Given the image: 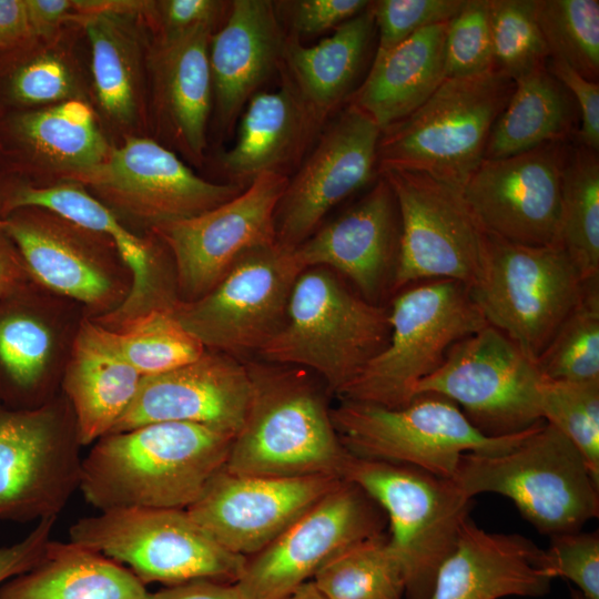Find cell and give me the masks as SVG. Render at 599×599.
I'll list each match as a JSON object with an SVG mask.
<instances>
[{"label": "cell", "instance_id": "484cf974", "mask_svg": "<svg viewBox=\"0 0 599 599\" xmlns=\"http://www.w3.org/2000/svg\"><path fill=\"white\" fill-rule=\"evenodd\" d=\"M219 27L202 24L153 39L150 54V136L185 163L205 162L213 110L209 47Z\"/></svg>", "mask_w": 599, "mask_h": 599}, {"label": "cell", "instance_id": "8fae6325", "mask_svg": "<svg viewBox=\"0 0 599 599\" xmlns=\"http://www.w3.org/2000/svg\"><path fill=\"white\" fill-rule=\"evenodd\" d=\"M81 447L62 392L34 408L0 403V519L58 517L80 489Z\"/></svg>", "mask_w": 599, "mask_h": 599}, {"label": "cell", "instance_id": "e575fe53", "mask_svg": "<svg viewBox=\"0 0 599 599\" xmlns=\"http://www.w3.org/2000/svg\"><path fill=\"white\" fill-rule=\"evenodd\" d=\"M370 2L314 45L287 34L280 71L323 124L351 95L366 59L376 31Z\"/></svg>", "mask_w": 599, "mask_h": 599}, {"label": "cell", "instance_id": "11a10c76", "mask_svg": "<svg viewBox=\"0 0 599 599\" xmlns=\"http://www.w3.org/2000/svg\"><path fill=\"white\" fill-rule=\"evenodd\" d=\"M146 599H242L235 583L195 580L149 592Z\"/></svg>", "mask_w": 599, "mask_h": 599}, {"label": "cell", "instance_id": "3957f363", "mask_svg": "<svg viewBox=\"0 0 599 599\" xmlns=\"http://www.w3.org/2000/svg\"><path fill=\"white\" fill-rule=\"evenodd\" d=\"M514 88L515 81L497 67L446 78L417 110L380 131L377 174L422 172L461 191L484 160L491 129Z\"/></svg>", "mask_w": 599, "mask_h": 599}, {"label": "cell", "instance_id": "cb8c5ba5", "mask_svg": "<svg viewBox=\"0 0 599 599\" xmlns=\"http://www.w3.org/2000/svg\"><path fill=\"white\" fill-rule=\"evenodd\" d=\"M112 148L85 101L0 113V175L31 185L80 183Z\"/></svg>", "mask_w": 599, "mask_h": 599}, {"label": "cell", "instance_id": "ab89813d", "mask_svg": "<svg viewBox=\"0 0 599 599\" xmlns=\"http://www.w3.org/2000/svg\"><path fill=\"white\" fill-rule=\"evenodd\" d=\"M108 331L125 361L142 376L177 368L206 351L170 309L149 311Z\"/></svg>", "mask_w": 599, "mask_h": 599}, {"label": "cell", "instance_id": "83f0119b", "mask_svg": "<svg viewBox=\"0 0 599 599\" xmlns=\"http://www.w3.org/2000/svg\"><path fill=\"white\" fill-rule=\"evenodd\" d=\"M400 238L397 202L378 175L370 190L294 250L303 270L325 267L348 278L370 303L392 291Z\"/></svg>", "mask_w": 599, "mask_h": 599}, {"label": "cell", "instance_id": "1f68e13d", "mask_svg": "<svg viewBox=\"0 0 599 599\" xmlns=\"http://www.w3.org/2000/svg\"><path fill=\"white\" fill-rule=\"evenodd\" d=\"M281 74L277 90L257 92L248 100L235 143L217 156L216 165L231 183L246 186L266 172L286 174L324 126Z\"/></svg>", "mask_w": 599, "mask_h": 599}, {"label": "cell", "instance_id": "d6a6232c", "mask_svg": "<svg viewBox=\"0 0 599 599\" xmlns=\"http://www.w3.org/2000/svg\"><path fill=\"white\" fill-rule=\"evenodd\" d=\"M142 377L122 356L110 332L85 316L61 380L82 446L111 433L134 400Z\"/></svg>", "mask_w": 599, "mask_h": 599}, {"label": "cell", "instance_id": "f5cc1de1", "mask_svg": "<svg viewBox=\"0 0 599 599\" xmlns=\"http://www.w3.org/2000/svg\"><path fill=\"white\" fill-rule=\"evenodd\" d=\"M31 34H48L73 22L83 21L77 0H24Z\"/></svg>", "mask_w": 599, "mask_h": 599}, {"label": "cell", "instance_id": "6da1fadb", "mask_svg": "<svg viewBox=\"0 0 599 599\" xmlns=\"http://www.w3.org/2000/svg\"><path fill=\"white\" fill-rule=\"evenodd\" d=\"M233 438L181 422L110 433L83 458L80 490L100 511L187 509L224 468Z\"/></svg>", "mask_w": 599, "mask_h": 599}, {"label": "cell", "instance_id": "681fc988", "mask_svg": "<svg viewBox=\"0 0 599 599\" xmlns=\"http://www.w3.org/2000/svg\"><path fill=\"white\" fill-rule=\"evenodd\" d=\"M366 0H296L280 2L286 8L293 35H315L342 23L364 11Z\"/></svg>", "mask_w": 599, "mask_h": 599}, {"label": "cell", "instance_id": "4dcf8cb0", "mask_svg": "<svg viewBox=\"0 0 599 599\" xmlns=\"http://www.w3.org/2000/svg\"><path fill=\"white\" fill-rule=\"evenodd\" d=\"M80 100L91 104L90 50L83 21L29 34L0 50V113Z\"/></svg>", "mask_w": 599, "mask_h": 599}, {"label": "cell", "instance_id": "816d5d0a", "mask_svg": "<svg viewBox=\"0 0 599 599\" xmlns=\"http://www.w3.org/2000/svg\"><path fill=\"white\" fill-rule=\"evenodd\" d=\"M58 517L40 519L20 541L0 547V586L32 569L44 556Z\"/></svg>", "mask_w": 599, "mask_h": 599}, {"label": "cell", "instance_id": "9f6ffc18", "mask_svg": "<svg viewBox=\"0 0 599 599\" xmlns=\"http://www.w3.org/2000/svg\"><path fill=\"white\" fill-rule=\"evenodd\" d=\"M29 34L31 33L24 0H0V50Z\"/></svg>", "mask_w": 599, "mask_h": 599}, {"label": "cell", "instance_id": "f546056e", "mask_svg": "<svg viewBox=\"0 0 599 599\" xmlns=\"http://www.w3.org/2000/svg\"><path fill=\"white\" fill-rule=\"evenodd\" d=\"M555 578L546 551L530 539L486 531L469 516L437 572L429 599L541 597Z\"/></svg>", "mask_w": 599, "mask_h": 599}, {"label": "cell", "instance_id": "f6af8a7d", "mask_svg": "<svg viewBox=\"0 0 599 599\" xmlns=\"http://www.w3.org/2000/svg\"><path fill=\"white\" fill-rule=\"evenodd\" d=\"M446 78H464L495 68L488 0H465L448 21L444 45Z\"/></svg>", "mask_w": 599, "mask_h": 599}, {"label": "cell", "instance_id": "60d3db41", "mask_svg": "<svg viewBox=\"0 0 599 599\" xmlns=\"http://www.w3.org/2000/svg\"><path fill=\"white\" fill-rule=\"evenodd\" d=\"M535 362L545 379L599 380V278L585 282L578 304Z\"/></svg>", "mask_w": 599, "mask_h": 599}, {"label": "cell", "instance_id": "8992f818", "mask_svg": "<svg viewBox=\"0 0 599 599\" xmlns=\"http://www.w3.org/2000/svg\"><path fill=\"white\" fill-rule=\"evenodd\" d=\"M388 321L386 346L345 387L342 400L407 405L455 343L488 325L469 287L453 280L425 281L399 291Z\"/></svg>", "mask_w": 599, "mask_h": 599}, {"label": "cell", "instance_id": "74e56055", "mask_svg": "<svg viewBox=\"0 0 599 599\" xmlns=\"http://www.w3.org/2000/svg\"><path fill=\"white\" fill-rule=\"evenodd\" d=\"M583 281L599 278V158L570 144L562 173L557 243Z\"/></svg>", "mask_w": 599, "mask_h": 599}, {"label": "cell", "instance_id": "5bb4252c", "mask_svg": "<svg viewBox=\"0 0 599 599\" xmlns=\"http://www.w3.org/2000/svg\"><path fill=\"white\" fill-rule=\"evenodd\" d=\"M542 377L536 362L490 325L455 343L441 366L416 387L453 400L490 437L521 433L544 422Z\"/></svg>", "mask_w": 599, "mask_h": 599}, {"label": "cell", "instance_id": "d6986e66", "mask_svg": "<svg viewBox=\"0 0 599 599\" xmlns=\"http://www.w3.org/2000/svg\"><path fill=\"white\" fill-rule=\"evenodd\" d=\"M85 317L77 302L37 282L0 297V403L34 408L61 392Z\"/></svg>", "mask_w": 599, "mask_h": 599}, {"label": "cell", "instance_id": "f1b7e54d", "mask_svg": "<svg viewBox=\"0 0 599 599\" xmlns=\"http://www.w3.org/2000/svg\"><path fill=\"white\" fill-rule=\"evenodd\" d=\"M287 34L275 2L233 0L209 47L213 110L219 130L230 133L248 100L280 71Z\"/></svg>", "mask_w": 599, "mask_h": 599}, {"label": "cell", "instance_id": "2e32d148", "mask_svg": "<svg viewBox=\"0 0 599 599\" xmlns=\"http://www.w3.org/2000/svg\"><path fill=\"white\" fill-rule=\"evenodd\" d=\"M397 202L400 238L392 291L433 280L474 283L480 266L483 229L463 192L426 173L385 170Z\"/></svg>", "mask_w": 599, "mask_h": 599}, {"label": "cell", "instance_id": "db71d44e", "mask_svg": "<svg viewBox=\"0 0 599 599\" xmlns=\"http://www.w3.org/2000/svg\"><path fill=\"white\" fill-rule=\"evenodd\" d=\"M35 282L26 262L0 221V297Z\"/></svg>", "mask_w": 599, "mask_h": 599}, {"label": "cell", "instance_id": "c3c4849f", "mask_svg": "<svg viewBox=\"0 0 599 599\" xmlns=\"http://www.w3.org/2000/svg\"><path fill=\"white\" fill-rule=\"evenodd\" d=\"M230 8L221 0H141V14L153 39L182 34L202 24L220 27Z\"/></svg>", "mask_w": 599, "mask_h": 599}, {"label": "cell", "instance_id": "ba28073f", "mask_svg": "<svg viewBox=\"0 0 599 599\" xmlns=\"http://www.w3.org/2000/svg\"><path fill=\"white\" fill-rule=\"evenodd\" d=\"M585 282L558 245H524L484 231L469 291L487 324L536 361L578 304Z\"/></svg>", "mask_w": 599, "mask_h": 599}, {"label": "cell", "instance_id": "4316f807", "mask_svg": "<svg viewBox=\"0 0 599 599\" xmlns=\"http://www.w3.org/2000/svg\"><path fill=\"white\" fill-rule=\"evenodd\" d=\"M251 380L244 362L206 349L177 368L143 376L111 433L160 422L194 423L235 436L244 422Z\"/></svg>", "mask_w": 599, "mask_h": 599}, {"label": "cell", "instance_id": "7dc6e473", "mask_svg": "<svg viewBox=\"0 0 599 599\" xmlns=\"http://www.w3.org/2000/svg\"><path fill=\"white\" fill-rule=\"evenodd\" d=\"M550 538L545 550L550 571L571 580L586 599H599L598 532L576 531Z\"/></svg>", "mask_w": 599, "mask_h": 599}, {"label": "cell", "instance_id": "603a6c76", "mask_svg": "<svg viewBox=\"0 0 599 599\" xmlns=\"http://www.w3.org/2000/svg\"><path fill=\"white\" fill-rule=\"evenodd\" d=\"M38 206L50 210L81 226L111 237L133 274L129 298L114 313L95 322L112 329L152 309H172L180 301L169 252L153 234L136 235L83 185L62 183L31 185L0 175V221L12 211Z\"/></svg>", "mask_w": 599, "mask_h": 599}, {"label": "cell", "instance_id": "7bdbcfd3", "mask_svg": "<svg viewBox=\"0 0 599 599\" xmlns=\"http://www.w3.org/2000/svg\"><path fill=\"white\" fill-rule=\"evenodd\" d=\"M539 406L542 419L577 447L599 485V380L542 378Z\"/></svg>", "mask_w": 599, "mask_h": 599}, {"label": "cell", "instance_id": "52a82bcc", "mask_svg": "<svg viewBox=\"0 0 599 599\" xmlns=\"http://www.w3.org/2000/svg\"><path fill=\"white\" fill-rule=\"evenodd\" d=\"M343 479L364 489L385 511L388 544L403 569L406 599H429L437 572L469 517L473 498L453 478L354 455Z\"/></svg>", "mask_w": 599, "mask_h": 599}, {"label": "cell", "instance_id": "7a4b0ae2", "mask_svg": "<svg viewBox=\"0 0 599 599\" xmlns=\"http://www.w3.org/2000/svg\"><path fill=\"white\" fill-rule=\"evenodd\" d=\"M251 397L224 469L234 475L343 479L351 453L343 445L324 393L307 370L244 362Z\"/></svg>", "mask_w": 599, "mask_h": 599}, {"label": "cell", "instance_id": "f907efd6", "mask_svg": "<svg viewBox=\"0 0 599 599\" xmlns=\"http://www.w3.org/2000/svg\"><path fill=\"white\" fill-rule=\"evenodd\" d=\"M547 70L571 93L580 118L578 141L599 151V84L587 80L566 62L549 58Z\"/></svg>", "mask_w": 599, "mask_h": 599}, {"label": "cell", "instance_id": "680465c9", "mask_svg": "<svg viewBox=\"0 0 599 599\" xmlns=\"http://www.w3.org/2000/svg\"><path fill=\"white\" fill-rule=\"evenodd\" d=\"M570 591L572 599H586L579 590L571 589Z\"/></svg>", "mask_w": 599, "mask_h": 599}, {"label": "cell", "instance_id": "277c9868", "mask_svg": "<svg viewBox=\"0 0 599 599\" xmlns=\"http://www.w3.org/2000/svg\"><path fill=\"white\" fill-rule=\"evenodd\" d=\"M389 333L388 309L351 291L333 271L309 267L294 283L283 326L258 354L315 372L339 396Z\"/></svg>", "mask_w": 599, "mask_h": 599}, {"label": "cell", "instance_id": "e0dca14e", "mask_svg": "<svg viewBox=\"0 0 599 599\" xmlns=\"http://www.w3.org/2000/svg\"><path fill=\"white\" fill-rule=\"evenodd\" d=\"M387 517L359 486L341 483L273 541L246 557L242 599H284L333 557L384 534Z\"/></svg>", "mask_w": 599, "mask_h": 599}, {"label": "cell", "instance_id": "ac0fdd59", "mask_svg": "<svg viewBox=\"0 0 599 599\" xmlns=\"http://www.w3.org/2000/svg\"><path fill=\"white\" fill-rule=\"evenodd\" d=\"M288 177L260 174L223 204L151 232L170 254L180 301L202 297L244 253L276 242L275 211Z\"/></svg>", "mask_w": 599, "mask_h": 599}, {"label": "cell", "instance_id": "4fadbf2b", "mask_svg": "<svg viewBox=\"0 0 599 599\" xmlns=\"http://www.w3.org/2000/svg\"><path fill=\"white\" fill-rule=\"evenodd\" d=\"M33 280L98 319L129 298L133 274L115 242L50 210L20 207L1 220Z\"/></svg>", "mask_w": 599, "mask_h": 599}, {"label": "cell", "instance_id": "ffe728a7", "mask_svg": "<svg viewBox=\"0 0 599 599\" xmlns=\"http://www.w3.org/2000/svg\"><path fill=\"white\" fill-rule=\"evenodd\" d=\"M90 50L91 105L113 145L150 136L152 35L141 0H79Z\"/></svg>", "mask_w": 599, "mask_h": 599}, {"label": "cell", "instance_id": "44dd1931", "mask_svg": "<svg viewBox=\"0 0 599 599\" xmlns=\"http://www.w3.org/2000/svg\"><path fill=\"white\" fill-rule=\"evenodd\" d=\"M570 143L484 159L461 192L483 231L509 242L556 245L562 173Z\"/></svg>", "mask_w": 599, "mask_h": 599}, {"label": "cell", "instance_id": "30bf717a", "mask_svg": "<svg viewBox=\"0 0 599 599\" xmlns=\"http://www.w3.org/2000/svg\"><path fill=\"white\" fill-rule=\"evenodd\" d=\"M70 541L128 566L143 583H235L246 557L222 547L186 509L123 508L81 518Z\"/></svg>", "mask_w": 599, "mask_h": 599}, {"label": "cell", "instance_id": "6f0895ef", "mask_svg": "<svg viewBox=\"0 0 599 599\" xmlns=\"http://www.w3.org/2000/svg\"><path fill=\"white\" fill-rule=\"evenodd\" d=\"M284 599H327L313 580L300 585Z\"/></svg>", "mask_w": 599, "mask_h": 599}, {"label": "cell", "instance_id": "d590c367", "mask_svg": "<svg viewBox=\"0 0 599 599\" xmlns=\"http://www.w3.org/2000/svg\"><path fill=\"white\" fill-rule=\"evenodd\" d=\"M148 593L122 564L72 541L53 540L32 569L0 586V599H146Z\"/></svg>", "mask_w": 599, "mask_h": 599}, {"label": "cell", "instance_id": "b9f144b4", "mask_svg": "<svg viewBox=\"0 0 599 599\" xmlns=\"http://www.w3.org/2000/svg\"><path fill=\"white\" fill-rule=\"evenodd\" d=\"M536 17L549 58L598 82L599 1L536 0Z\"/></svg>", "mask_w": 599, "mask_h": 599}, {"label": "cell", "instance_id": "d4e9b609", "mask_svg": "<svg viewBox=\"0 0 599 599\" xmlns=\"http://www.w3.org/2000/svg\"><path fill=\"white\" fill-rule=\"evenodd\" d=\"M341 480L326 475L243 476L223 468L186 510L222 547L250 557L273 541Z\"/></svg>", "mask_w": 599, "mask_h": 599}, {"label": "cell", "instance_id": "bcb514c9", "mask_svg": "<svg viewBox=\"0 0 599 599\" xmlns=\"http://www.w3.org/2000/svg\"><path fill=\"white\" fill-rule=\"evenodd\" d=\"M465 0H378L372 1L378 42L374 59H379L417 31L448 22Z\"/></svg>", "mask_w": 599, "mask_h": 599}, {"label": "cell", "instance_id": "7c38bea8", "mask_svg": "<svg viewBox=\"0 0 599 599\" xmlns=\"http://www.w3.org/2000/svg\"><path fill=\"white\" fill-rule=\"evenodd\" d=\"M79 184L136 235L207 212L246 187L201 177L151 136L113 145L105 162Z\"/></svg>", "mask_w": 599, "mask_h": 599}, {"label": "cell", "instance_id": "5b68a950", "mask_svg": "<svg viewBox=\"0 0 599 599\" xmlns=\"http://www.w3.org/2000/svg\"><path fill=\"white\" fill-rule=\"evenodd\" d=\"M453 479L470 498L483 493L509 498L550 537L580 531L599 515V485L585 458L547 422L507 451L463 454Z\"/></svg>", "mask_w": 599, "mask_h": 599}, {"label": "cell", "instance_id": "9a60e30c", "mask_svg": "<svg viewBox=\"0 0 599 599\" xmlns=\"http://www.w3.org/2000/svg\"><path fill=\"white\" fill-rule=\"evenodd\" d=\"M304 271L277 242L244 253L202 297L177 301L176 319L206 349L237 355L260 349L281 329L290 295Z\"/></svg>", "mask_w": 599, "mask_h": 599}, {"label": "cell", "instance_id": "9c48e42d", "mask_svg": "<svg viewBox=\"0 0 599 599\" xmlns=\"http://www.w3.org/2000/svg\"><path fill=\"white\" fill-rule=\"evenodd\" d=\"M331 417L352 455L407 465L445 478L454 477L463 454L507 451L542 423L518 434L490 437L477 429L453 400L429 393L396 408L343 400L331 408Z\"/></svg>", "mask_w": 599, "mask_h": 599}, {"label": "cell", "instance_id": "7402d4cb", "mask_svg": "<svg viewBox=\"0 0 599 599\" xmlns=\"http://www.w3.org/2000/svg\"><path fill=\"white\" fill-rule=\"evenodd\" d=\"M378 125L351 103L323 129L275 211L276 242L295 250L338 203L374 179Z\"/></svg>", "mask_w": 599, "mask_h": 599}, {"label": "cell", "instance_id": "ee69618b", "mask_svg": "<svg viewBox=\"0 0 599 599\" xmlns=\"http://www.w3.org/2000/svg\"><path fill=\"white\" fill-rule=\"evenodd\" d=\"M495 65L514 81L544 68L548 48L536 17V0H488Z\"/></svg>", "mask_w": 599, "mask_h": 599}, {"label": "cell", "instance_id": "f35d334b", "mask_svg": "<svg viewBox=\"0 0 599 599\" xmlns=\"http://www.w3.org/2000/svg\"><path fill=\"white\" fill-rule=\"evenodd\" d=\"M327 599H403L402 566L385 534L343 550L314 575Z\"/></svg>", "mask_w": 599, "mask_h": 599}, {"label": "cell", "instance_id": "8d00e7d4", "mask_svg": "<svg viewBox=\"0 0 599 599\" xmlns=\"http://www.w3.org/2000/svg\"><path fill=\"white\" fill-rule=\"evenodd\" d=\"M579 110L571 93L547 70L517 80L496 120L484 159H501L547 143L570 142L577 135Z\"/></svg>", "mask_w": 599, "mask_h": 599}, {"label": "cell", "instance_id": "836d02e7", "mask_svg": "<svg viewBox=\"0 0 599 599\" xmlns=\"http://www.w3.org/2000/svg\"><path fill=\"white\" fill-rule=\"evenodd\" d=\"M448 22L424 28L379 59L346 100L382 130L412 114L446 79L444 45Z\"/></svg>", "mask_w": 599, "mask_h": 599}]
</instances>
